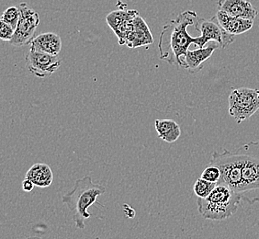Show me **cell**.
<instances>
[{
  "mask_svg": "<svg viewBox=\"0 0 259 239\" xmlns=\"http://www.w3.org/2000/svg\"><path fill=\"white\" fill-rule=\"evenodd\" d=\"M198 18L195 11L186 10L164 26L158 42L160 59L182 67L181 57L187 54L190 45H196L198 40V38L191 37L187 29L189 26L194 25Z\"/></svg>",
  "mask_w": 259,
  "mask_h": 239,
  "instance_id": "1",
  "label": "cell"
},
{
  "mask_svg": "<svg viewBox=\"0 0 259 239\" xmlns=\"http://www.w3.org/2000/svg\"><path fill=\"white\" fill-rule=\"evenodd\" d=\"M105 192L104 186L96 184L90 176H88L77 179L74 189L63 196V203L75 214L74 221L77 228H85V221L91 216L88 211L89 207L97 203V198Z\"/></svg>",
  "mask_w": 259,
  "mask_h": 239,
  "instance_id": "2",
  "label": "cell"
},
{
  "mask_svg": "<svg viewBox=\"0 0 259 239\" xmlns=\"http://www.w3.org/2000/svg\"><path fill=\"white\" fill-rule=\"evenodd\" d=\"M243 194L237 193L227 185L217 183L207 198H198V209L205 219L223 221L228 219L238 209Z\"/></svg>",
  "mask_w": 259,
  "mask_h": 239,
  "instance_id": "3",
  "label": "cell"
},
{
  "mask_svg": "<svg viewBox=\"0 0 259 239\" xmlns=\"http://www.w3.org/2000/svg\"><path fill=\"white\" fill-rule=\"evenodd\" d=\"M209 164L216 165L221 170L218 183L227 185L237 193H244L242 164L236 150L224 149L223 153L214 151Z\"/></svg>",
  "mask_w": 259,
  "mask_h": 239,
  "instance_id": "4",
  "label": "cell"
},
{
  "mask_svg": "<svg viewBox=\"0 0 259 239\" xmlns=\"http://www.w3.org/2000/svg\"><path fill=\"white\" fill-rule=\"evenodd\" d=\"M229 115L237 124L250 119L259 110V90L239 88L229 95Z\"/></svg>",
  "mask_w": 259,
  "mask_h": 239,
  "instance_id": "5",
  "label": "cell"
},
{
  "mask_svg": "<svg viewBox=\"0 0 259 239\" xmlns=\"http://www.w3.org/2000/svg\"><path fill=\"white\" fill-rule=\"evenodd\" d=\"M239 154L244 179V192L259 189V141L240 146Z\"/></svg>",
  "mask_w": 259,
  "mask_h": 239,
  "instance_id": "6",
  "label": "cell"
},
{
  "mask_svg": "<svg viewBox=\"0 0 259 239\" xmlns=\"http://www.w3.org/2000/svg\"><path fill=\"white\" fill-rule=\"evenodd\" d=\"M20 18L16 28L15 32L10 41V45L17 47L30 45L34 39L35 31L40 24V15L37 11L30 8L25 2L19 6Z\"/></svg>",
  "mask_w": 259,
  "mask_h": 239,
  "instance_id": "7",
  "label": "cell"
},
{
  "mask_svg": "<svg viewBox=\"0 0 259 239\" xmlns=\"http://www.w3.org/2000/svg\"><path fill=\"white\" fill-rule=\"evenodd\" d=\"M195 29L201 33L200 37H198L196 45L199 48L204 47L207 43L210 41L218 43L220 48L225 49L228 45L233 44L235 36L230 34L226 30L220 25L216 18L212 17L210 20L198 18L194 24Z\"/></svg>",
  "mask_w": 259,
  "mask_h": 239,
  "instance_id": "8",
  "label": "cell"
},
{
  "mask_svg": "<svg viewBox=\"0 0 259 239\" xmlns=\"http://www.w3.org/2000/svg\"><path fill=\"white\" fill-rule=\"evenodd\" d=\"M26 65L31 74L37 77L45 78L54 74L61 66V60L55 55L30 48L26 56Z\"/></svg>",
  "mask_w": 259,
  "mask_h": 239,
  "instance_id": "9",
  "label": "cell"
},
{
  "mask_svg": "<svg viewBox=\"0 0 259 239\" xmlns=\"http://www.w3.org/2000/svg\"><path fill=\"white\" fill-rule=\"evenodd\" d=\"M220 48L218 43L213 42L207 47H202L196 50H188L187 54L181 57L182 67L191 74H196L204 67V63L211 57L216 49Z\"/></svg>",
  "mask_w": 259,
  "mask_h": 239,
  "instance_id": "10",
  "label": "cell"
},
{
  "mask_svg": "<svg viewBox=\"0 0 259 239\" xmlns=\"http://www.w3.org/2000/svg\"><path fill=\"white\" fill-rule=\"evenodd\" d=\"M215 18L219 22L220 25L222 26L228 33L234 36L247 32L254 27V20L234 17L226 13L224 10H218Z\"/></svg>",
  "mask_w": 259,
  "mask_h": 239,
  "instance_id": "11",
  "label": "cell"
},
{
  "mask_svg": "<svg viewBox=\"0 0 259 239\" xmlns=\"http://www.w3.org/2000/svg\"><path fill=\"white\" fill-rule=\"evenodd\" d=\"M218 8L231 16L243 19L254 20L258 15V11L248 0H219Z\"/></svg>",
  "mask_w": 259,
  "mask_h": 239,
  "instance_id": "12",
  "label": "cell"
},
{
  "mask_svg": "<svg viewBox=\"0 0 259 239\" xmlns=\"http://www.w3.org/2000/svg\"><path fill=\"white\" fill-rule=\"evenodd\" d=\"M153 43H154V38L151 33L149 27L141 16H136L134 20V28L127 39L126 45L129 48L135 49L141 46L147 47Z\"/></svg>",
  "mask_w": 259,
  "mask_h": 239,
  "instance_id": "13",
  "label": "cell"
},
{
  "mask_svg": "<svg viewBox=\"0 0 259 239\" xmlns=\"http://www.w3.org/2000/svg\"><path fill=\"white\" fill-rule=\"evenodd\" d=\"M30 45V48L55 56L59 55L62 49L60 36L53 32H46L35 37Z\"/></svg>",
  "mask_w": 259,
  "mask_h": 239,
  "instance_id": "14",
  "label": "cell"
},
{
  "mask_svg": "<svg viewBox=\"0 0 259 239\" xmlns=\"http://www.w3.org/2000/svg\"><path fill=\"white\" fill-rule=\"evenodd\" d=\"M25 178L31 180L39 188H47L52 184L54 176L48 165L37 163L27 171Z\"/></svg>",
  "mask_w": 259,
  "mask_h": 239,
  "instance_id": "15",
  "label": "cell"
},
{
  "mask_svg": "<svg viewBox=\"0 0 259 239\" xmlns=\"http://www.w3.org/2000/svg\"><path fill=\"white\" fill-rule=\"evenodd\" d=\"M155 127L160 139L168 144H173L181 135L180 125L173 120H156Z\"/></svg>",
  "mask_w": 259,
  "mask_h": 239,
  "instance_id": "16",
  "label": "cell"
},
{
  "mask_svg": "<svg viewBox=\"0 0 259 239\" xmlns=\"http://www.w3.org/2000/svg\"><path fill=\"white\" fill-rule=\"evenodd\" d=\"M216 186H217L216 182H210L202 178H199L195 182L193 190L198 198L204 199L211 193V191L215 189Z\"/></svg>",
  "mask_w": 259,
  "mask_h": 239,
  "instance_id": "17",
  "label": "cell"
},
{
  "mask_svg": "<svg viewBox=\"0 0 259 239\" xmlns=\"http://www.w3.org/2000/svg\"><path fill=\"white\" fill-rule=\"evenodd\" d=\"M132 12V10H114L106 17V20L110 29L114 31L124 21Z\"/></svg>",
  "mask_w": 259,
  "mask_h": 239,
  "instance_id": "18",
  "label": "cell"
},
{
  "mask_svg": "<svg viewBox=\"0 0 259 239\" xmlns=\"http://www.w3.org/2000/svg\"><path fill=\"white\" fill-rule=\"evenodd\" d=\"M20 18V11L19 8L17 7H10L3 12L1 16V20L9 23L14 30H16L17 25L19 23Z\"/></svg>",
  "mask_w": 259,
  "mask_h": 239,
  "instance_id": "19",
  "label": "cell"
},
{
  "mask_svg": "<svg viewBox=\"0 0 259 239\" xmlns=\"http://www.w3.org/2000/svg\"><path fill=\"white\" fill-rule=\"evenodd\" d=\"M200 178L206 179L210 182H219L221 179V170L216 165L209 164L201 173Z\"/></svg>",
  "mask_w": 259,
  "mask_h": 239,
  "instance_id": "20",
  "label": "cell"
},
{
  "mask_svg": "<svg viewBox=\"0 0 259 239\" xmlns=\"http://www.w3.org/2000/svg\"><path fill=\"white\" fill-rule=\"evenodd\" d=\"M14 32L15 30L9 23H7L3 20H0V39L1 40L10 42L12 39Z\"/></svg>",
  "mask_w": 259,
  "mask_h": 239,
  "instance_id": "21",
  "label": "cell"
},
{
  "mask_svg": "<svg viewBox=\"0 0 259 239\" xmlns=\"http://www.w3.org/2000/svg\"><path fill=\"white\" fill-rule=\"evenodd\" d=\"M22 189L26 192H30L34 189V183L29 179H26L22 181Z\"/></svg>",
  "mask_w": 259,
  "mask_h": 239,
  "instance_id": "22",
  "label": "cell"
}]
</instances>
